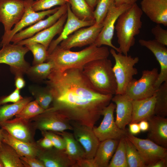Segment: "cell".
<instances>
[{"label":"cell","mask_w":167,"mask_h":167,"mask_svg":"<svg viewBox=\"0 0 167 167\" xmlns=\"http://www.w3.org/2000/svg\"><path fill=\"white\" fill-rule=\"evenodd\" d=\"M24 166L28 167H45L43 162L36 157L19 156Z\"/></svg>","instance_id":"obj_44"},{"label":"cell","mask_w":167,"mask_h":167,"mask_svg":"<svg viewBox=\"0 0 167 167\" xmlns=\"http://www.w3.org/2000/svg\"><path fill=\"white\" fill-rule=\"evenodd\" d=\"M67 3L70 4L72 13L79 19L85 21H95L94 10L85 0H68Z\"/></svg>","instance_id":"obj_30"},{"label":"cell","mask_w":167,"mask_h":167,"mask_svg":"<svg viewBox=\"0 0 167 167\" xmlns=\"http://www.w3.org/2000/svg\"><path fill=\"white\" fill-rule=\"evenodd\" d=\"M111 101L116 105V123L119 128L125 130L126 125L130 123L131 120L132 100L125 94H116Z\"/></svg>","instance_id":"obj_23"},{"label":"cell","mask_w":167,"mask_h":167,"mask_svg":"<svg viewBox=\"0 0 167 167\" xmlns=\"http://www.w3.org/2000/svg\"><path fill=\"white\" fill-rule=\"evenodd\" d=\"M115 108V104L112 102L105 107L101 112V115L103 116L102 122L98 127H93L95 134L100 142L110 139L119 140L126 136L127 130L119 128L114 120L113 114Z\"/></svg>","instance_id":"obj_9"},{"label":"cell","mask_w":167,"mask_h":167,"mask_svg":"<svg viewBox=\"0 0 167 167\" xmlns=\"http://www.w3.org/2000/svg\"><path fill=\"white\" fill-rule=\"evenodd\" d=\"M29 51L25 45L9 43L0 50V64L10 66L11 71L15 75L26 74L30 66L24 56Z\"/></svg>","instance_id":"obj_8"},{"label":"cell","mask_w":167,"mask_h":167,"mask_svg":"<svg viewBox=\"0 0 167 167\" xmlns=\"http://www.w3.org/2000/svg\"><path fill=\"white\" fill-rule=\"evenodd\" d=\"M23 98L20 95V90L16 89L9 95L0 98V105L8 102L15 103L20 101Z\"/></svg>","instance_id":"obj_43"},{"label":"cell","mask_w":167,"mask_h":167,"mask_svg":"<svg viewBox=\"0 0 167 167\" xmlns=\"http://www.w3.org/2000/svg\"><path fill=\"white\" fill-rule=\"evenodd\" d=\"M143 13L156 24L167 26V0H142Z\"/></svg>","instance_id":"obj_21"},{"label":"cell","mask_w":167,"mask_h":167,"mask_svg":"<svg viewBox=\"0 0 167 167\" xmlns=\"http://www.w3.org/2000/svg\"><path fill=\"white\" fill-rule=\"evenodd\" d=\"M35 128L41 131L61 132L67 130H72L70 122L56 111H48L32 118Z\"/></svg>","instance_id":"obj_12"},{"label":"cell","mask_w":167,"mask_h":167,"mask_svg":"<svg viewBox=\"0 0 167 167\" xmlns=\"http://www.w3.org/2000/svg\"><path fill=\"white\" fill-rule=\"evenodd\" d=\"M125 137L120 139L108 167H128L126 161Z\"/></svg>","instance_id":"obj_36"},{"label":"cell","mask_w":167,"mask_h":167,"mask_svg":"<svg viewBox=\"0 0 167 167\" xmlns=\"http://www.w3.org/2000/svg\"><path fill=\"white\" fill-rule=\"evenodd\" d=\"M114 0H98L96 7L93 12V16L96 25L102 24L107 14L110 5Z\"/></svg>","instance_id":"obj_39"},{"label":"cell","mask_w":167,"mask_h":167,"mask_svg":"<svg viewBox=\"0 0 167 167\" xmlns=\"http://www.w3.org/2000/svg\"><path fill=\"white\" fill-rule=\"evenodd\" d=\"M110 53L115 61L113 70L117 85L116 94H125L128 85L133 79V76L138 73L137 70L134 66L139 62V58L117 53L113 48Z\"/></svg>","instance_id":"obj_5"},{"label":"cell","mask_w":167,"mask_h":167,"mask_svg":"<svg viewBox=\"0 0 167 167\" xmlns=\"http://www.w3.org/2000/svg\"><path fill=\"white\" fill-rule=\"evenodd\" d=\"M110 54L108 47H97L94 44L78 51L64 49L57 46L48 55L47 61L51 62L53 69L60 71L73 68H83L93 60L108 58Z\"/></svg>","instance_id":"obj_2"},{"label":"cell","mask_w":167,"mask_h":167,"mask_svg":"<svg viewBox=\"0 0 167 167\" xmlns=\"http://www.w3.org/2000/svg\"><path fill=\"white\" fill-rule=\"evenodd\" d=\"M73 135L84 149L85 158H93L100 141L95 134L93 128L70 121Z\"/></svg>","instance_id":"obj_15"},{"label":"cell","mask_w":167,"mask_h":167,"mask_svg":"<svg viewBox=\"0 0 167 167\" xmlns=\"http://www.w3.org/2000/svg\"><path fill=\"white\" fill-rule=\"evenodd\" d=\"M66 4L67 17L66 23L58 37L56 39L53 40L50 43L47 49L48 55L62 41L75 31L81 28L92 25L95 23V20L85 21L79 19L72 12L70 4L67 2Z\"/></svg>","instance_id":"obj_19"},{"label":"cell","mask_w":167,"mask_h":167,"mask_svg":"<svg viewBox=\"0 0 167 167\" xmlns=\"http://www.w3.org/2000/svg\"><path fill=\"white\" fill-rule=\"evenodd\" d=\"M37 0H36V1H37Z\"/></svg>","instance_id":"obj_55"},{"label":"cell","mask_w":167,"mask_h":167,"mask_svg":"<svg viewBox=\"0 0 167 167\" xmlns=\"http://www.w3.org/2000/svg\"><path fill=\"white\" fill-rule=\"evenodd\" d=\"M83 69L52 70L45 82L53 97V106L47 110L57 112L70 121L93 128L113 95L95 90Z\"/></svg>","instance_id":"obj_1"},{"label":"cell","mask_w":167,"mask_h":167,"mask_svg":"<svg viewBox=\"0 0 167 167\" xmlns=\"http://www.w3.org/2000/svg\"><path fill=\"white\" fill-rule=\"evenodd\" d=\"M67 17V12L53 25L36 34L32 37L22 40L16 44L25 45L29 44L37 43L43 45L48 49L54 37L62 31Z\"/></svg>","instance_id":"obj_20"},{"label":"cell","mask_w":167,"mask_h":167,"mask_svg":"<svg viewBox=\"0 0 167 167\" xmlns=\"http://www.w3.org/2000/svg\"><path fill=\"white\" fill-rule=\"evenodd\" d=\"M2 135V142L12 147L19 156L33 157L38 156L41 148L34 142H26L18 139L4 130Z\"/></svg>","instance_id":"obj_26"},{"label":"cell","mask_w":167,"mask_h":167,"mask_svg":"<svg viewBox=\"0 0 167 167\" xmlns=\"http://www.w3.org/2000/svg\"><path fill=\"white\" fill-rule=\"evenodd\" d=\"M41 133L43 136L49 138L51 140L55 148L61 150L65 149L66 143L62 137L51 131H41Z\"/></svg>","instance_id":"obj_41"},{"label":"cell","mask_w":167,"mask_h":167,"mask_svg":"<svg viewBox=\"0 0 167 167\" xmlns=\"http://www.w3.org/2000/svg\"><path fill=\"white\" fill-rule=\"evenodd\" d=\"M139 42L140 45L152 52L160 64L161 71L155 84L157 89L163 83L167 82V48L166 46L155 39H141Z\"/></svg>","instance_id":"obj_18"},{"label":"cell","mask_w":167,"mask_h":167,"mask_svg":"<svg viewBox=\"0 0 167 167\" xmlns=\"http://www.w3.org/2000/svg\"><path fill=\"white\" fill-rule=\"evenodd\" d=\"M26 46L31 51L33 56V65L44 62L48 55L47 49L42 45L37 43L29 44Z\"/></svg>","instance_id":"obj_38"},{"label":"cell","mask_w":167,"mask_h":167,"mask_svg":"<svg viewBox=\"0 0 167 167\" xmlns=\"http://www.w3.org/2000/svg\"><path fill=\"white\" fill-rule=\"evenodd\" d=\"M143 12L136 3L122 13L117 19L115 29L120 53L128 55L135 43V36L142 27L141 18Z\"/></svg>","instance_id":"obj_3"},{"label":"cell","mask_w":167,"mask_h":167,"mask_svg":"<svg viewBox=\"0 0 167 167\" xmlns=\"http://www.w3.org/2000/svg\"><path fill=\"white\" fill-rule=\"evenodd\" d=\"M83 74L94 88L105 95L116 94L117 83L111 61L108 58L97 59L86 64Z\"/></svg>","instance_id":"obj_4"},{"label":"cell","mask_w":167,"mask_h":167,"mask_svg":"<svg viewBox=\"0 0 167 167\" xmlns=\"http://www.w3.org/2000/svg\"><path fill=\"white\" fill-rule=\"evenodd\" d=\"M155 94L154 115L165 117L167 116V82L163 83Z\"/></svg>","instance_id":"obj_31"},{"label":"cell","mask_w":167,"mask_h":167,"mask_svg":"<svg viewBox=\"0 0 167 167\" xmlns=\"http://www.w3.org/2000/svg\"><path fill=\"white\" fill-rule=\"evenodd\" d=\"M43 137V138L39 141L38 145L44 149H47L53 148L54 145L51 140L47 137Z\"/></svg>","instance_id":"obj_46"},{"label":"cell","mask_w":167,"mask_h":167,"mask_svg":"<svg viewBox=\"0 0 167 167\" xmlns=\"http://www.w3.org/2000/svg\"><path fill=\"white\" fill-rule=\"evenodd\" d=\"M73 167H96L93 158H84L75 162Z\"/></svg>","instance_id":"obj_45"},{"label":"cell","mask_w":167,"mask_h":167,"mask_svg":"<svg viewBox=\"0 0 167 167\" xmlns=\"http://www.w3.org/2000/svg\"><path fill=\"white\" fill-rule=\"evenodd\" d=\"M15 85L16 88L20 90L25 85V82L23 77V75L18 74L15 75Z\"/></svg>","instance_id":"obj_47"},{"label":"cell","mask_w":167,"mask_h":167,"mask_svg":"<svg viewBox=\"0 0 167 167\" xmlns=\"http://www.w3.org/2000/svg\"><path fill=\"white\" fill-rule=\"evenodd\" d=\"M25 10L23 0H0V22L4 27V34L8 33L22 17Z\"/></svg>","instance_id":"obj_13"},{"label":"cell","mask_w":167,"mask_h":167,"mask_svg":"<svg viewBox=\"0 0 167 167\" xmlns=\"http://www.w3.org/2000/svg\"><path fill=\"white\" fill-rule=\"evenodd\" d=\"M151 33L155 37V40L167 46V30L164 29L160 24H156L151 29Z\"/></svg>","instance_id":"obj_42"},{"label":"cell","mask_w":167,"mask_h":167,"mask_svg":"<svg viewBox=\"0 0 167 167\" xmlns=\"http://www.w3.org/2000/svg\"><path fill=\"white\" fill-rule=\"evenodd\" d=\"M129 133L133 135L138 134L141 130L138 123H131L129 124Z\"/></svg>","instance_id":"obj_48"},{"label":"cell","mask_w":167,"mask_h":167,"mask_svg":"<svg viewBox=\"0 0 167 167\" xmlns=\"http://www.w3.org/2000/svg\"><path fill=\"white\" fill-rule=\"evenodd\" d=\"M0 167H4L3 163L0 158Z\"/></svg>","instance_id":"obj_54"},{"label":"cell","mask_w":167,"mask_h":167,"mask_svg":"<svg viewBox=\"0 0 167 167\" xmlns=\"http://www.w3.org/2000/svg\"><path fill=\"white\" fill-rule=\"evenodd\" d=\"M0 126L18 139L26 142H34L33 129L35 128L29 120L16 118L0 122Z\"/></svg>","instance_id":"obj_16"},{"label":"cell","mask_w":167,"mask_h":167,"mask_svg":"<svg viewBox=\"0 0 167 167\" xmlns=\"http://www.w3.org/2000/svg\"><path fill=\"white\" fill-rule=\"evenodd\" d=\"M3 129L2 128L0 129V148L1 147L2 144V132Z\"/></svg>","instance_id":"obj_53"},{"label":"cell","mask_w":167,"mask_h":167,"mask_svg":"<svg viewBox=\"0 0 167 167\" xmlns=\"http://www.w3.org/2000/svg\"><path fill=\"white\" fill-rule=\"evenodd\" d=\"M138 0H114L116 6H118L123 4L131 6L136 3Z\"/></svg>","instance_id":"obj_50"},{"label":"cell","mask_w":167,"mask_h":167,"mask_svg":"<svg viewBox=\"0 0 167 167\" xmlns=\"http://www.w3.org/2000/svg\"><path fill=\"white\" fill-rule=\"evenodd\" d=\"M67 11L66 3L60 6L55 13L49 16L47 18L41 20L15 34L11 38V42L16 44L19 41L31 37L37 33L50 27L66 13Z\"/></svg>","instance_id":"obj_17"},{"label":"cell","mask_w":167,"mask_h":167,"mask_svg":"<svg viewBox=\"0 0 167 167\" xmlns=\"http://www.w3.org/2000/svg\"><path fill=\"white\" fill-rule=\"evenodd\" d=\"M34 1V0H24L25 10L22 17L8 33L4 34L0 43V46L3 47L9 44L13 36L23 28L33 25L44 19L46 16L53 14L59 8L58 7L46 11L36 12L32 7Z\"/></svg>","instance_id":"obj_10"},{"label":"cell","mask_w":167,"mask_h":167,"mask_svg":"<svg viewBox=\"0 0 167 167\" xmlns=\"http://www.w3.org/2000/svg\"><path fill=\"white\" fill-rule=\"evenodd\" d=\"M0 158L4 167H24L16 151L11 146L2 142L0 148Z\"/></svg>","instance_id":"obj_29"},{"label":"cell","mask_w":167,"mask_h":167,"mask_svg":"<svg viewBox=\"0 0 167 167\" xmlns=\"http://www.w3.org/2000/svg\"><path fill=\"white\" fill-rule=\"evenodd\" d=\"M57 133L65 140L66 146L64 152L70 159L76 162L85 158L84 149L75 138L73 134L66 131Z\"/></svg>","instance_id":"obj_28"},{"label":"cell","mask_w":167,"mask_h":167,"mask_svg":"<svg viewBox=\"0 0 167 167\" xmlns=\"http://www.w3.org/2000/svg\"><path fill=\"white\" fill-rule=\"evenodd\" d=\"M148 139L162 147L167 148V119L154 115L148 121Z\"/></svg>","instance_id":"obj_24"},{"label":"cell","mask_w":167,"mask_h":167,"mask_svg":"<svg viewBox=\"0 0 167 167\" xmlns=\"http://www.w3.org/2000/svg\"><path fill=\"white\" fill-rule=\"evenodd\" d=\"M155 101V94L145 99L132 100V112L130 123L148 121L154 115Z\"/></svg>","instance_id":"obj_25"},{"label":"cell","mask_w":167,"mask_h":167,"mask_svg":"<svg viewBox=\"0 0 167 167\" xmlns=\"http://www.w3.org/2000/svg\"><path fill=\"white\" fill-rule=\"evenodd\" d=\"M126 161L128 167H145L146 164L134 145L125 138Z\"/></svg>","instance_id":"obj_34"},{"label":"cell","mask_w":167,"mask_h":167,"mask_svg":"<svg viewBox=\"0 0 167 167\" xmlns=\"http://www.w3.org/2000/svg\"><path fill=\"white\" fill-rule=\"evenodd\" d=\"M102 24H96L87 28H81L69 35L60 43L59 46L66 49L81 47L93 44L101 32Z\"/></svg>","instance_id":"obj_14"},{"label":"cell","mask_w":167,"mask_h":167,"mask_svg":"<svg viewBox=\"0 0 167 167\" xmlns=\"http://www.w3.org/2000/svg\"><path fill=\"white\" fill-rule=\"evenodd\" d=\"M31 100L30 97H25L17 102L0 106V122L10 119L18 114Z\"/></svg>","instance_id":"obj_32"},{"label":"cell","mask_w":167,"mask_h":167,"mask_svg":"<svg viewBox=\"0 0 167 167\" xmlns=\"http://www.w3.org/2000/svg\"><path fill=\"white\" fill-rule=\"evenodd\" d=\"M29 89L39 105L44 109H48L53 99L49 89L46 86L45 88L31 86Z\"/></svg>","instance_id":"obj_35"},{"label":"cell","mask_w":167,"mask_h":167,"mask_svg":"<svg viewBox=\"0 0 167 167\" xmlns=\"http://www.w3.org/2000/svg\"><path fill=\"white\" fill-rule=\"evenodd\" d=\"M139 122V124L141 131L144 132L148 130L149 125L147 121L142 120Z\"/></svg>","instance_id":"obj_51"},{"label":"cell","mask_w":167,"mask_h":167,"mask_svg":"<svg viewBox=\"0 0 167 167\" xmlns=\"http://www.w3.org/2000/svg\"><path fill=\"white\" fill-rule=\"evenodd\" d=\"M46 110L42 108L35 100L28 102L15 116L16 118L29 120L45 112Z\"/></svg>","instance_id":"obj_37"},{"label":"cell","mask_w":167,"mask_h":167,"mask_svg":"<svg viewBox=\"0 0 167 167\" xmlns=\"http://www.w3.org/2000/svg\"><path fill=\"white\" fill-rule=\"evenodd\" d=\"M90 6L93 10H94V7L96 6L97 2L98 0H85Z\"/></svg>","instance_id":"obj_52"},{"label":"cell","mask_w":167,"mask_h":167,"mask_svg":"<svg viewBox=\"0 0 167 167\" xmlns=\"http://www.w3.org/2000/svg\"><path fill=\"white\" fill-rule=\"evenodd\" d=\"M53 69L52 62L47 61L46 62L30 66L26 74L35 80L41 81L47 79Z\"/></svg>","instance_id":"obj_33"},{"label":"cell","mask_w":167,"mask_h":167,"mask_svg":"<svg viewBox=\"0 0 167 167\" xmlns=\"http://www.w3.org/2000/svg\"><path fill=\"white\" fill-rule=\"evenodd\" d=\"M159 73L157 68L142 71L141 77L138 80L133 78L128 85L125 94L132 100H138L153 95Z\"/></svg>","instance_id":"obj_6"},{"label":"cell","mask_w":167,"mask_h":167,"mask_svg":"<svg viewBox=\"0 0 167 167\" xmlns=\"http://www.w3.org/2000/svg\"><path fill=\"white\" fill-rule=\"evenodd\" d=\"M37 157L43 162L45 167H73L75 163L70 158L64 150L55 147L47 149L41 148Z\"/></svg>","instance_id":"obj_22"},{"label":"cell","mask_w":167,"mask_h":167,"mask_svg":"<svg viewBox=\"0 0 167 167\" xmlns=\"http://www.w3.org/2000/svg\"><path fill=\"white\" fill-rule=\"evenodd\" d=\"M167 166V157L160 159L148 167H166Z\"/></svg>","instance_id":"obj_49"},{"label":"cell","mask_w":167,"mask_h":167,"mask_svg":"<svg viewBox=\"0 0 167 167\" xmlns=\"http://www.w3.org/2000/svg\"><path fill=\"white\" fill-rule=\"evenodd\" d=\"M68 0H38L34 1L32 5L36 12L45 11L56 6H62L66 4Z\"/></svg>","instance_id":"obj_40"},{"label":"cell","mask_w":167,"mask_h":167,"mask_svg":"<svg viewBox=\"0 0 167 167\" xmlns=\"http://www.w3.org/2000/svg\"><path fill=\"white\" fill-rule=\"evenodd\" d=\"M126 136L135 146L146 167L160 159L167 157V148L159 145L149 139L137 138L128 132Z\"/></svg>","instance_id":"obj_11"},{"label":"cell","mask_w":167,"mask_h":167,"mask_svg":"<svg viewBox=\"0 0 167 167\" xmlns=\"http://www.w3.org/2000/svg\"><path fill=\"white\" fill-rule=\"evenodd\" d=\"M119 140L107 139L100 142L93 158L96 167H108Z\"/></svg>","instance_id":"obj_27"},{"label":"cell","mask_w":167,"mask_h":167,"mask_svg":"<svg viewBox=\"0 0 167 167\" xmlns=\"http://www.w3.org/2000/svg\"><path fill=\"white\" fill-rule=\"evenodd\" d=\"M131 6L123 4L117 6L115 4L114 0L112 2L103 22L101 30L93 44L99 47L103 45H107L118 53H120L119 48L115 46L112 43L115 25L119 16Z\"/></svg>","instance_id":"obj_7"}]
</instances>
